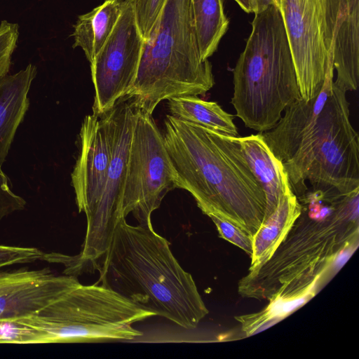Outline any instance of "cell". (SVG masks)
<instances>
[{"instance_id":"obj_1","label":"cell","mask_w":359,"mask_h":359,"mask_svg":"<svg viewBox=\"0 0 359 359\" xmlns=\"http://www.w3.org/2000/svg\"><path fill=\"white\" fill-rule=\"evenodd\" d=\"M163 135L177 188L189 191L206 215L224 219L253 236L264 220L266 198L239 137L170 114Z\"/></svg>"},{"instance_id":"obj_2","label":"cell","mask_w":359,"mask_h":359,"mask_svg":"<svg viewBox=\"0 0 359 359\" xmlns=\"http://www.w3.org/2000/svg\"><path fill=\"white\" fill-rule=\"evenodd\" d=\"M97 270L102 285L185 329L196 328L208 313L192 276L151 224L121 219Z\"/></svg>"},{"instance_id":"obj_3","label":"cell","mask_w":359,"mask_h":359,"mask_svg":"<svg viewBox=\"0 0 359 359\" xmlns=\"http://www.w3.org/2000/svg\"><path fill=\"white\" fill-rule=\"evenodd\" d=\"M214 85L212 65L200 53L190 0H165L126 97L152 114L163 100L202 95Z\"/></svg>"},{"instance_id":"obj_4","label":"cell","mask_w":359,"mask_h":359,"mask_svg":"<svg viewBox=\"0 0 359 359\" xmlns=\"http://www.w3.org/2000/svg\"><path fill=\"white\" fill-rule=\"evenodd\" d=\"M236 116L259 133L271 129L302 98L280 13L276 5L255 14L245 47L233 69Z\"/></svg>"},{"instance_id":"obj_5","label":"cell","mask_w":359,"mask_h":359,"mask_svg":"<svg viewBox=\"0 0 359 359\" xmlns=\"http://www.w3.org/2000/svg\"><path fill=\"white\" fill-rule=\"evenodd\" d=\"M155 316L111 289L79 283L34 316L13 321L16 344L127 341L136 323Z\"/></svg>"},{"instance_id":"obj_6","label":"cell","mask_w":359,"mask_h":359,"mask_svg":"<svg viewBox=\"0 0 359 359\" xmlns=\"http://www.w3.org/2000/svg\"><path fill=\"white\" fill-rule=\"evenodd\" d=\"M346 90L334 81L320 118L283 163L292 193L308 189L347 194L359 188V137L350 120Z\"/></svg>"},{"instance_id":"obj_7","label":"cell","mask_w":359,"mask_h":359,"mask_svg":"<svg viewBox=\"0 0 359 359\" xmlns=\"http://www.w3.org/2000/svg\"><path fill=\"white\" fill-rule=\"evenodd\" d=\"M111 144V159L98 201L86 218L87 227L80 253L63 255L61 263L69 275L97 270L111 242L121 214L133 132L137 107L132 99L125 97L105 113ZM125 218V217H124Z\"/></svg>"},{"instance_id":"obj_8","label":"cell","mask_w":359,"mask_h":359,"mask_svg":"<svg viewBox=\"0 0 359 359\" xmlns=\"http://www.w3.org/2000/svg\"><path fill=\"white\" fill-rule=\"evenodd\" d=\"M152 114L137 107L121 214L132 213L140 225L151 224L152 212L177 187V174Z\"/></svg>"},{"instance_id":"obj_9","label":"cell","mask_w":359,"mask_h":359,"mask_svg":"<svg viewBox=\"0 0 359 359\" xmlns=\"http://www.w3.org/2000/svg\"><path fill=\"white\" fill-rule=\"evenodd\" d=\"M144 41L132 0H125L111 34L90 62L93 114L107 113L128 95L137 76Z\"/></svg>"},{"instance_id":"obj_10","label":"cell","mask_w":359,"mask_h":359,"mask_svg":"<svg viewBox=\"0 0 359 359\" xmlns=\"http://www.w3.org/2000/svg\"><path fill=\"white\" fill-rule=\"evenodd\" d=\"M282 16L301 97L308 101L320 91L333 62L325 43L320 0H276Z\"/></svg>"},{"instance_id":"obj_11","label":"cell","mask_w":359,"mask_h":359,"mask_svg":"<svg viewBox=\"0 0 359 359\" xmlns=\"http://www.w3.org/2000/svg\"><path fill=\"white\" fill-rule=\"evenodd\" d=\"M80 151L71 174L79 212L86 218L101 194L111 159V144L106 114L85 116L79 133Z\"/></svg>"},{"instance_id":"obj_12","label":"cell","mask_w":359,"mask_h":359,"mask_svg":"<svg viewBox=\"0 0 359 359\" xmlns=\"http://www.w3.org/2000/svg\"><path fill=\"white\" fill-rule=\"evenodd\" d=\"M325 46L337 79L346 91L356 90L359 79V0H320Z\"/></svg>"},{"instance_id":"obj_13","label":"cell","mask_w":359,"mask_h":359,"mask_svg":"<svg viewBox=\"0 0 359 359\" xmlns=\"http://www.w3.org/2000/svg\"><path fill=\"white\" fill-rule=\"evenodd\" d=\"M334 71L333 66L328 67L323 87L315 97L294 101L271 129L261 133L274 156L283 163L293 156L319 121L332 91Z\"/></svg>"},{"instance_id":"obj_14","label":"cell","mask_w":359,"mask_h":359,"mask_svg":"<svg viewBox=\"0 0 359 359\" xmlns=\"http://www.w3.org/2000/svg\"><path fill=\"white\" fill-rule=\"evenodd\" d=\"M79 283L75 276L52 274L0 295V323L31 317Z\"/></svg>"},{"instance_id":"obj_15","label":"cell","mask_w":359,"mask_h":359,"mask_svg":"<svg viewBox=\"0 0 359 359\" xmlns=\"http://www.w3.org/2000/svg\"><path fill=\"white\" fill-rule=\"evenodd\" d=\"M239 141L249 166L265 195L264 220L275 210L280 198L292 192L288 175L283 163L274 156L261 133L239 137Z\"/></svg>"},{"instance_id":"obj_16","label":"cell","mask_w":359,"mask_h":359,"mask_svg":"<svg viewBox=\"0 0 359 359\" xmlns=\"http://www.w3.org/2000/svg\"><path fill=\"white\" fill-rule=\"evenodd\" d=\"M36 73V66L29 64L25 69L0 79V170L29 109L28 93Z\"/></svg>"},{"instance_id":"obj_17","label":"cell","mask_w":359,"mask_h":359,"mask_svg":"<svg viewBox=\"0 0 359 359\" xmlns=\"http://www.w3.org/2000/svg\"><path fill=\"white\" fill-rule=\"evenodd\" d=\"M302 212V205L292 193L284 195L275 210L252 236L250 270L259 269L274 255Z\"/></svg>"},{"instance_id":"obj_18","label":"cell","mask_w":359,"mask_h":359,"mask_svg":"<svg viewBox=\"0 0 359 359\" xmlns=\"http://www.w3.org/2000/svg\"><path fill=\"white\" fill-rule=\"evenodd\" d=\"M124 2L125 0H105L90 12L79 16L74 26L73 48L80 47L89 62L111 34Z\"/></svg>"},{"instance_id":"obj_19","label":"cell","mask_w":359,"mask_h":359,"mask_svg":"<svg viewBox=\"0 0 359 359\" xmlns=\"http://www.w3.org/2000/svg\"><path fill=\"white\" fill-rule=\"evenodd\" d=\"M170 115L217 132L238 136L234 116L224 111L216 102L205 101L198 95H185L168 101Z\"/></svg>"},{"instance_id":"obj_20","label":"cell","mask_w":359,"mask_h":359,"mask_svg":"<svg viewBox=\"0 0 359 359\" xmlns=\"http://www.w3.org/2000/svg\"><path fill=\"white\" fill-rule=\"evenodd\" d=\"M191 11L203 60H207L217 50L226 32L229 20L222 0H190Z\"/></svg>"},{"instance_id":"obj_21","label":"cell","mask_w":359,"mask_h":359,"mask_svg":"<svg viewBox=\"0 0 359 359\" xmlns=\"http://www.w3.org/2000/svg\"><path fill=\"white\" fill-rule=\"evenodd\" d=\"M53 274L48 268L38 270L20 269L14 271H0V295L17 290L39 278Z\"/></svg>"},{"instance_id":"obj_22","label":"cell","mask_w":359,"mask_h":359,"mask_svg":"<svg viewBox=\"0 0 359 359\" xmlns=\"http://www.w3.org/2000/svg\"><path fill=\"white\" fill-rule=\"evenodd\" d=\"M165 0H132L140 32L147 40Z\"/></svg>"},{"instance_id":"obj_23","label":"cell","mask_w":359,"mask_h":359,"mask_svg":"<svg viewBox=\"0 0 359 359\" xmlns=\"http://www.w3.org/2000/svg\"><path fill=\"white\" fill-rule=\"evenodd\" d=\"M208 217L215 224L221 238L240 248L251 257L253 248L252 236L224 219L215 215Z\"/></svg>"},{"instance_id":"obj_24","label":"cell","mask_w":359,"mask_h":359,"mask_svg":"<svg viewBox=\"0 0 359 359\" xmlns=\"http://www.w3.org/2000/svg\"><path fill=\"white\" fill-rule=\"evenodd\" d=\"M43 252L36 248L15 247L0 245V269L42 259Z\"/></svg>"},{"instance_id":"obj_25","label":"cell","mask_w":359,"mask_h":359,"mask_svg":"<svg viewBox=\"0 0 359 359\" xmlns=\"http://www.w3.org/2000/svg\"><path fill=\"white\" fill-rule=\"evenodd\" d=\"M25 205V199L12 191L6 175L0 170V220L14 212L23 210Z\"/></svg>"},{"instance_id":"obj_26","label":"cell","mask_w":359,"mask_h":359,"mask_svg":"<svg viewBox=\"0 0 359 359\" xmlns=\"http://www.w3.org/2000/svg\"><path fill=\"white\" fill-rule=\"evenodd\" d=\"M311 296L310 292H308L292 297H276L264 311L271 316L283 318L304 304Z\"/></svg>"},{"instance_id":"obj_27","label":"cell","mask_w":359,"mask_h":359,"mask_svg":"<svg viewBox=\"0 0 359 359\" xmlns=\"http://www.w3.org/2000/svg\"><path fill=\"white\" fill-rule=\"evenodd\" d=\"M243 325L248 336H250L267 329L283 318L269 316L265 311L259 313L236 317Z\"/></svg>"},{"instance_id":"obj_28","label":"cell","mask_w":359,"mask_h":359,"mask_svg":"<svg viewBox=\"0 0 359 359\" xmlns=\"http://www.w3.org/2000/svg\"><path fill=\"white\" fill-rule=\"evenodd\" d=\"M252 13H259L271 5H276V0H250Z\"/></svg>"},{"instance_id":"obj_29","label":"cell","mask_w":359,"mask_h":359,"mask_svg":"<svg viewBox=\"0 0 359 359\" xmlns=\"http://www.w3.org/2000/svg\"><path fill=\"white\" fill-rule=\"evenodd\" d=\"M246 13H252L250 0H233Z\"/></svg>"}]
</instances>
